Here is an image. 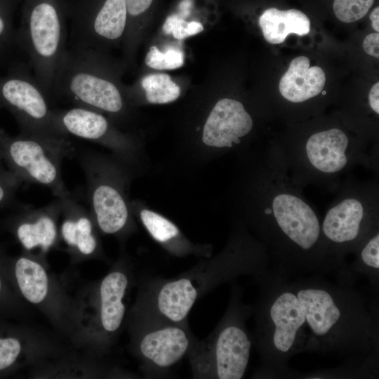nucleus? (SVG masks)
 Masks as SVG:
<instances>
[{
  "instance_id": "nucleus-1",
  "label": "nucleus",
  "mask_w": 379,
  "mask_h": 379,
  "mask_svg": "<svg viewBox=\"0 0 379 379\" xmlns=\"http://www.w3.org/2000/svg\"><path fill=\"white\" fill-rule=\"evenodd\" d=\"M247 178L245 213L274 272L286 278L302 273L349 275L347 264L329 252L322 218L292 178L277 142L256 157Z\"/></svg>"
},
{
  "instance_id": "nucleus-2",
  "label": "nucleus",
  "mask_w": 379,
  "mask_h": 379,
  "mask_svg": "<svg viewBox=\"0 0 379 379\" xmlns=\"http://www.w3.org/2000/svg\"><path fill=\"white\" fill-rule=\"evenodd\" d=\"M320 275L290 283L306 319L305 351L372 357L378 345L375 303H368L349 283L331 284Z\"/></svg>"
},
{
  "instance_id": "nucleus-3",
  "label": "nucleus",
  "mask_w": 379,
  "mask_h": 379,
  "mask_svg": "<svg viewBox=\"0 0 379 379\" xmlns=\"http://www.w3.org/2000/svg\"><path fill=\"white\" fill-rule=\"evenodd\" d=\"M277 142L292 178L303 187L334 192L343 175L358 166L379 175V152L338 126L298 132Z\"/></svg>"
},
{
  "instance_id": "nucleus-4",
  "label": "nucleus",
  "mask_w": 379,
  "mask_h": 379,
  "mask_svg": "<svg viewBox=\"0 0 379 379\" xmlns=\"http://www.w3.org/2000/svg\"><path fill=\"white\" fill-rule=\"evenodd\" d=\"M125 71L122 61L109 53L79 47L67 49L55 74L52 98L119 117L131 103L122 81Z\"/></svg>"
},
{
  "instance_id": "nucleus-5",
  "label": "nucleus",
  "mask_w": 379,
  "mask_h": 379,
  "mask_svg": "<svg viewBox=\"0 0 379 379\" xmlns=\"http://www.w3.org/2000/svg\"><path fill=\"white\" fill-rule=\"evenodd\" d=\"M258 348L268 375H286L288 361L305 351L308 328L302 305L286 277L273 270L260 276Z\"/></svg>"
},
{
  "instance_id": "nucleus-6",
  "label": "nucleus",
  "mask_w": 379,
  "mask_h": 379,
  "mask_svg": "<svg viewBox=\"0 0 379 379\" xmlns=\"http://www.w3.org/2000/svg\"><path fill=\"white\" fill-rule=\"evenodd\" d=\"M333 193L321 232L331 254L346 263L345 256L379 230V176L359 180L349 173Z\"/></svg>"
},
{
  "instance_id": "nucleus-7",
  "label": "nucleus",
  "mask_w": 379,
  "mask_h": 379,
  "mask_svg": "<svg viewBox=\"0 0 379 379\" xmlns=\"http://www.w3.org/2000/svg\"><path fill=\"white\" fill-rule=\"evenodd\" d=\"M39 255L23 252L10 257L2 253V268L19 298L44 314L69 340L76 321V304Z\"/></svg>"
},
{
  "instance_id": "nucleus-8",
  "label": "nucleus",
  "mask_w": 379,
  "mask_h": 379,
  "mask_svg": "<svg viewBox=\"0 0 379 379\" xmlns=\"http://www.w3.org/2000/svg\"><path fill=\"white\" fill-rule=\"evenodd\" d=\"M128 285L126 274L114 270L98 285L87 287L74 298L76 321L72 344L86 354L95 355L107 336L121 326L126 312L123 299Z\"/></svg>"
},
{
  "instance_id": "nucleus-9",
  "label": "nucleus",
  "mask_w": 379,
  "mask_h": 379,
  "mask_svg": "<svg viewBox=\"0 0 379 379\" xmlns=\"http://www.w3.org/2000/svg\"><path fill=\"white\" fill-rule=\"evenodd\" d=\"M73 151L69 140H51L24 133L10 137L0 131L1 157L8 168L22 182L46 187L58 198L70 194L61 165Z\"/></svg>"
},
{
  "instance_id": "nucleus-10",
  "label": "nucleus",
  "mask_w": 379,
  "mask_h": 379,
  "mask_svg": "<svg viewBox=\"0 0 379 379\" xmlns=\"http://www.w3.org/2000/svg\"><path fill=\"white\" fill-rule=\"evenodd\" d=\"M22 33L31 70L53 98L55 74L67 50V30L60 0H29Z\"/></svg>"
},
{
  "instance_id": "nucleus-11",
  "label": "nucleus",
  "mask_w": 379,
  "mask_h": 379,
  "mask_svg": "<svg viewBox=\"0 0 379 379\" xmlns=\"http://www.w3.org/2000/svg\"><path fill=\"white\" fill-rule=\"evenodd\" d=\"M1 100L15 114L22 133L51 140H68L56 128L53 122L51 98L30 73L13 76L0 87Z\"/></svg>"
},
{
  "instance_id": "nucleus-12",
  "label": "nucleus",
  "mask_w": 379,
  "mask_h": 379,
  "mask_svg": "<svg viewBox=\"0 0 379 379\" xmlns=\"http://www.w3.org/2000/svg\"><path fill=\"white\" fill-rule=\"evenodd\" d=\"M86 4L74 30V47L110 53L121 48L127 28L126 0H95Z\"/></svg>"
},
{
  "instance_id": "nucleus-13",
  "label": "nucleus",
  "mask_w": 379,
  "mask_h": 379,
  "mask_svg": "<svg viewBox=\"0 0 379 379\" xmlns=\"http://www.w3.org/2000/svg\"><path fill=\"white\" fill-rule=\"evenodd\" d=\"M78 160L85 175L88 203L96 225L103 233L117 234L124 228L128 219L122 194L106 180L105 167L97 155L82 151Z\"/></svg>"
},
{
  "instance_id": "nucleus-14",
  "label": "nucleus",
  "mask_w": 379,
  "mask_h": 379,
  "mask_svg": "<svg viewBox=\"0 0 379 379\" xmlns=\"http://www.w3.org/2000/svg\"><path fill=\"white\" fill-rule=\"evenodd\" d=\"M65 352L60 343L41 331L0 321V378Z\"/></svg>"
},
{
  "instance_id": "nucleus-15",
  "label": "nucleus",
  "mask_w": 379,
  "mask_h": 379,
  "mask_svg": "<svg viewBox=\"0 0 379 379\" xmlns=\"http://www.w3.org/2000/svg\"><path fill=\"white\" fill-rule=\"evenodd\" d=\"M62 201L56 199L39 208L23 207L9 217L8 230L22 246L24 252L39 249V255L47 253L60 240L59 222Z\"/></svg>"
},
{
  "instance_id": "nucleus-16",
  "label": "nucleus",
  "mask_w": 379,
  "mask_h": 379,
  "mask_svg": "<svg viewBox=\"0 0 379 379\" xmlns=\"http://www.w3.org/2000/svg\"><path fill=\"white\" fill-rule=\"evenodd\" d=\"M254 121L240 100L222 97L213 105L203 124L201 140L208 147L231 149L252 132Z\"/></svg>"
},
{
  "instance_id": "nucleus-17",
  "label": "nucleus",
  "mask_w": 379,
  "mask_h": 379,
  "mask_svg": "<svg viewBox=\"0 0 379 379\" xmlns=\"http://www.w3.org/2000/svg\"><path fill=\"white\" fill-rule=\"evenodd\" d=\"M59 225V236L75 258H88L98 246L95 221L83 204L71 194L64 198Z\"/></svg>"
},
{
  "instance_id": "nucleus-18",
  "label": "nucleus",
  "mask_w": 379,
  "mask_h": 379,
  "mask_svg": "<svg viewBox=\"0 0 379 379\" xmlns=\"http://www.w3.org/2000/svg\"><path fill=\"white\" fill-rule=\"evenodd\" d=\"M251 340L241 324L230 323L219 332L214 347L216 375L220 379H240L246 370Z\"/></svg>"
},
{
  "instance_id": "nucleus-19",
  "label": "nucleus",
  "mask_w": 379,
  "mask_h": 379,
  "mask_svg": "<svg viewBox=\"0 0 379 379\" xmlns=\"http://www.w3.org/2000/svg\"><path fill=\"white\" fill-rule=\"evenodd\" d=\"M305 56L293 59L279 85L281 95L293 104L303 103L321 93L326 75L318 66L310 67Z\"/></svg>"
},
{
  "instance_id": "nucleus-20",
  "label": "nucleus",
  "mask_w": 379,
  "mask_h": 379,
  "mask_svg": "<svg viewBox=\"0 0 379 379\" xmlns=\"http://www.w3.org/2000/svg\"><path fill=\"white\" fill-rule=\"evenodd\" d=\"M189 344L182 329L168 326L145 335L139 349L142 356L154 364L166 368L177 363L185 355Z\"/></svg>"
},
{
  "instance_id": "nucleus-21",
  "label": "nucleus",
  "mask_w": 379,
  "mask_h": 379,
  "mask_svg": "<svg viewBox=\"0 0 379 379\" xmlns=\"http://www.w3.org/2000/svg\"><path fill=\"white\" fill-rule=\"evenodd\" d=\"M161 71L141 70L135 81L127 85L131 102L139 98L150 104H166L175 101L182 94L184 81Z\"/></svg>"
},
{
  "instance_id": "nucleus-22",
  "label": "nucleus",
  "mask_w": 379,
  "mask_h": 379,
  "mask_svg": "<svg viewBox=\"0 0 379 379\" xmlns=\"http://www.w3.org/2000/svg\"><path fill=\"white\" fill-rule=\"evenodd\" d=\"M154 0H126L127 28L122 44V62L126 70L136 67L137 55L140 46L150 34L147 12Z\"/></svg>"
},
{
  "instance_id": "nucleus-23",
  "label": "nucleus",
  "mask_w": 379,
  "mask_h": 379,
  "mask_svg": "<svg viewBox=\"0 0 379 379\" xmlns=\"http://www.w3.org/2000/svg\"><path fill=\"white\" fill-rule=\"evenodd\" d=\"M258 24L265 39L272 44L283 43L289 34L303 36L310 31V19L297 9L267 8L259 17Z\"/></svg>"
},
{
  "instance_id": "nucleus-24",
  "label": "nucleus",
  "mask_w": 379,
  "mask_h": 379,
  "mask_svg": "<svg viewBox=\"0 0 379 379\" xmlns=\"http://www.w3.org/2000/svg\"><path fill=\"white\" fill-rule=\"evenodd\" d=\"M197 297L190 280L182 278L166 283L157 295V307L162 315L172 321H182Z\"/></svg>"
},
{
  "instance_id": "nucleus-25",
  "label": "nucleus",
  "mask_w": 379,
  "mask_h": 379,
  "mask_svg": "<svg viewBox=\"0 0 379 379\" xmlns=\"http://www.w3.org/2000/svg\"><path fill=\"white\" fill-rule=\"evenodd\" d=\"M164 37L161 44L153 42L147 47L142 70L166 71L176 69L185 64V52L182 42Z\"/></svg>"
},
{
  "instance_id": "nucleus-26",
  "label": "nucleus",
  "mask_w": 379,
  "mask_h": 379,
  "mask_svg": "<svg viewBox=\"0 0 379 379\" xmlns=\"http://www.w3.org/2000/svg\"><path fill=\"white\" fill-rule=\"evenodd\" d=\"M355 260L349 270L366 276L375 288L379 277V230L367 238L354 253Z\"/></svg>"
},
{
  "instance_id": "nucleus-27",
  "label": "nucleus",
  "mask_w": 379,
  "mask_h": 379,
  "mask_svg": "<svg viewBox=\"0 0 379 379\" xmlns=\"http://www.w3.org/2000/svg\"><path fill=\"white\" fill-rule=\"evenodd\" d=\"M204 29V25L200 20L185 19L173 13L166 18L158 36L182 42L190 36L203 32Z\"/></svg>"
},
{
  "instance_id": "nucleus-28",
  "label": "nucleus",
  "mask_w": 379,
  "mask_h": 379,
  "mask_svg": "<svg viewBox=\"0 0 379 379\" xmlns=\"http://www.w3.org/2000/svg\"><path fill=\"white\" fill-rule=\"evenodd\" d=\"M140 216L144 226L158 241H167L179 234L178 227L173 222L155 212L142 209Z\"/></svg>"
},
{
  "instance_id": "nucleus-29",
  "label": "nucleus",
  "mask_w": 379,
  "mask_h": 379,
  "mask_svg": "<svg viewBox=\"0 0 379 379\" xmlns=\"http://www.w3.org/2000/svg\"><path fill=\"white\" fill-rule=\"evenodd\" d=\"M0 250V315L15 317L23 314L26 306L10 284L1 263Z\"/></svg>"
},
{
  "instance_id": "nucleus-30",
  "label": "nucleus",
  "mask_w": 379,
  "mask_h": 379,
  "mask_svg": "<svg viewBox=\"0 0 379 379\" xmlns=\"http://www.w3.org/2000/svg\"><path fill=\"white\" fill-rule=\"evenodd\" d=\"M374 0H334L333 11L338 20L350 23L364 17Z\"/></svg>"
},
{
  "instance_id": "nucleus-31",
  "label": "nucleus",
  "mask_w": 379,
  "mask_h": 379,
  "mask_svg": "<svg viewBox=\"0 0 379 379\" xmlns=\"http://www.w3.org/2000/svg\"><path fill=\"white\" fill-rule=\"evenodd\" d=\"M22 182L17 175L5 168L0 162V209L14 204L15 194Z\"/></svg>"
},
{
  "instance_id": "nucleus-32",
  "label": "nucleus",
  "mask_w": 379,
  "mask_h": 379,
  "mask_svg": "<svg viewBox=\"0 0 379 379\" xmlns=\"http://www.w3.org/2000/svg\"><path fill=\"white\" fill-rule=\"evenodd\" d=\"M363 48L366 53L376 58H379V34L371 33L367 35L363 42Z\"/></svg>"
},
{
  "instance_id": "nucleus-33",
  "label": "nucleus",
  "mask_w": 379,
  "mask_h": 379,
  "mask_svg": "<svg viewBox=\"0 0 379 379\" xmlns=\"http://www.w3.org/2000/svg\"><path fill=\"white\" fill-rule=\"evenodd\" d=\"M368 103L371 108L376 113L379 114V83L375 84L368 93Z\"/></svg>"
},
{
  "instance_id": "nucleus-34",
  "label": "nucleus",
  "mask_w": 379,
  "mask_h": 379,
  "mask_svg": "<svg viewBox=\"0 0 379 379\" xmlns=\"http://www.w3.org/2000/svg\"><path fill=\"white\" fill-rule=\"evenodd\" d=\"M379 8L376 7L375 8L370 14V19L371 20V24L373 29L376 31L377 32H379Z\"/></svg>"
},
{
  "instance_id": "nucleus-35",
  "label": "nucleus",
  "mask_w": 379,
  "mask_h": 379,
  "mask_svg": "<svg viewBox=\"0 0 379 379\" xmlns=\"http://www.w3.org/2000/svg\"><path fill=\"white\" fill-rule=\"evenodd\" d=\"M6 32V24L4 18L0 15V39L4 38Z\"/></svg>"
},
{
  "instance_id": "nucleus-36",
  "label": "nucleus",
  "mask_w": 379,
  "mask_h": 379,
  "mask_svg": "<svg viewBox=\"0 0 379 379\" xmlns=\"http://www.w3.org/2000/svg\"><path fill=\"white\" fill-rule=\"evenodd\" d=\"M2 160H1V154H0V162H1Z\"/></svg>"
}]
</instances>
